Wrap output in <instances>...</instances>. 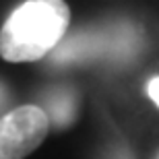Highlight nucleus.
<instances>
[{
  "instance_id": "obj_3",
  "label": "nucleus",
  "mask_w": 159,
  "mask_h": 159,
  "mask_svg": "<svg viewBox=\"0 0 159 159\" xmlns=\"http://www.w3.org/2000/svg\"><path fill=\"white\" fill-rule=\"evenodd\" d=\"M147 93H149V97L155 101V106L159 107V77H153L151 81H149V85H147Z\"/></svg>"
},
{
  "instance_id": "obj_1",
  "label": "nucleus",
  "mask_w": 159,
  "mask_h": 159,
  "mask_svg": "<svg viewBox=\"0 0 159 159\" xmlns=\"http://www.w3.org/2000/svg\"><path fill=\"white\" fill-rule=\"evenodd\" d=\"M70 8L64 0H27L0 29V56L6 62H37L64 37Z\"/></svg>"
},
{
  "instance_id": "obj_2",
  "label": "nucleus",
  "mask_w": 159,
  "mask_h": 159,
  "mask_svg": "<svg viewBox=\"0 0 159 159\" xmlns=\"http://www.w3.org/2000/svg\"><path fill=\"white\" fill-rule=\"evenodd\" d=\"M50 116L33 103L19 106L0 118V159H25L46 141Z\"/></svg>"
}]
</instances>
